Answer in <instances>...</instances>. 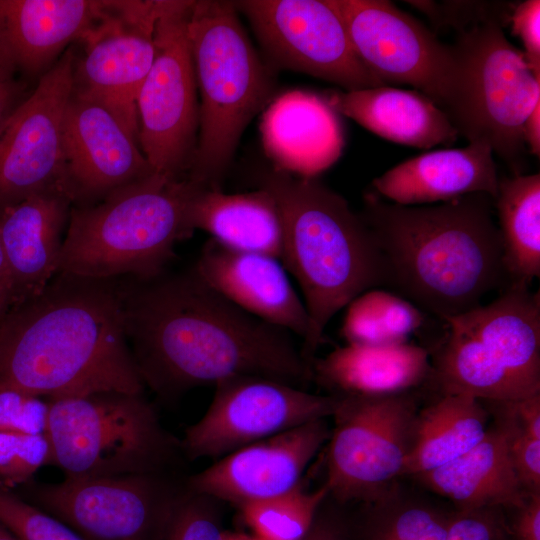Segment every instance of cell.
Listing matches in <instances>:
<instances>
[{"mask_svg": "<svg viewBox=\"0 0 540 540\" xmlns=\"http://www.w3.org/2000/svg\"><path fill=\"white\" fill-rule=\"evenodd\" d=\"M184 489L170 474L65 477L30 486V498L86 540H162Z\"/></svg>", "mask_w": 540, "mask_h": 540, "instance_id": "obj_12", "label": "cell"}, {"mask_svg": "<svg viewBox=\"0 0 540 540\" xmlns=\"http://www.w3.org/2000/svg\"><path fill=\"white\" fill-rule=\"evenodd\" d=\"M257 182L281 211V262L303 294L309 330L300 351L311 369L329 321L361 293L387 283L386 268L360 215L319 180L271 168Z\"/></svg>", "mask_w": 540, "mask_h": 540, "instance_id": "obj_4", "label": "cell"}, {"mask_svg": "<svg viewBox=\"0 0 540 540\" xmlns=\"http://www.w3.org/2000/svg\"><path fill=\"white\" fill-rule=\"evenodd\" d=\"M523 138L525 146L530 153L539 157L540 155V102L536 104L528 115L523 128Z\"/></svg>", "mask_w": 540, "mask_h": 540, "instance_id": "obj_42", "label": "cell"}, {"mask_svg": "<svg viewBox=\"0 0 540 540\" xmlns=\"http://www.w3.org/2000/svg\"><path fill=\"white\" fill-rule=\"evenodd\" d=\"M261 121V139L273 168L316 178L340 157L344 133L339 115L322 96L289 91L270 102Z\"/></svg>", "mask_w": 540, "mask_h": 540, "instance_id": "obj_23", "label": "cell"}, {"mask_svg": "<svg viewBox=\"0 0 540 540\" xmlns=\"http://www.w3.org/2000/svg\"><path fill=\"white\" fill-rule=\"evenodd\" d=\"M444 321L430 376L441 394L506 402L540 393V300L528 284L510 282L490 304Z\"/></svg>", "mask_w": 540, "mask_h": 540, "instance_id": "obj_7", "label": "cell"}, {"mask_svg": "<svg viewBox=\"0 0 540 540\" xmlns=\"http://www.w3.org/2000/svg\"><path fill=\"white\" fill-rule=\"evenodd\" d=\"M187 35L200 103L186 179L221 189L245 128L272 100L275 74L252 45L233 1H194Z\"/></svg>", "mask_w": 540, "mask_h": 540, "instance_id": "obj_5", "label": "cell"}, {"mask_svg": "<svg viewBox=\"0 0 540 540\" xmlns=\"http://www.w3.org/2000/svg\"><path fill=\"white\" fill-rule=\"evenodd\" d=\"M52 465L65 477L169 474L181 442L142 394L102 392L48 400Z\"/></svg>", "mask_w": 540, "mask_h": 540, "instance_id": "obj_8", "label": "cell"}, {"mask_svg": "<svg viewBox=\"0 0 540 540\" xmlns=\"http://www.w3.org/2000/svg\"><path fill=\"white\" fill-rule=\"evenodd\" d=\"M319 513V512H318ZM302 540H344L341 533L334 525L325 519L319 518L318 514L305 537Z\"/></svg>", "mask_w": 540, "mask_h": 540, "instance_id": "obj_44", "label": "cell"}, {"mask_svg": "<svg viewBox=\"0 0 540 540\" xmlns=\"http://www.w3.org/2000/svg\"><path fill=\"white\" fill-rule=\"evenodd\" d=\"M423 347L347 344L315 358L311 378L334 396H383L409 392L431 376Z\"/></svg>", "mask_w": 540, "mask_h": 540, "instance_id": "obj_28", "label": "cell"}, {"mask_svg": "<svg viewBox=\"0 0 540 540\" xmlns=\"http://www.w3.org/2000/svg\"><path fill=\"white\" fill-rule=\"evenodd\" d=\"M0 523L19 540H86L61 520L2 485Z\"/></svg>", "mask_w": 540, "mask_h": 540, "instance_id": "obj_34", "label": "cell"}, {"mask_svg": "<svg viewBox=\"0 0 540 540\" xmlns=\"http://www.w3.org/2000/svg\"><path fill=\"white\" fill-rule=\"evenodd\" d=\"M515 509L513 534L516 540H540V493L528 494Z\"/></svg>", "mask_w": 540, "mask_h": 540, "instance_id": "obj_40", "label": "cell"}, {"mask_svg": "<svg viewBox=\"0 0 540 540\" xmlns=\"http://www.w3.org/2000/svg\"><path fill=\"white\" fill-rule=\"evenodd\" d=\"M492 509L461 510L449 518L445 540H497L500 525Z\"/></svg>", "mask_w": 540, "mask_h": 540, "instance_id": "obj_39", "label": "cell"}, {"mask_svg": "<svg viewBox=\"0 0 540 540\" xmlns=\"http://www.w3.org/2000/svg\"><path fill=\"white\" fill-rule=\"evenodd\" d=\"M491 147L479 141L434 150L399 163L372 181L376 194L405 206L484 193L494 200L499 177Z\"/></svg>", "mask_w": 540, "mask_h": 540, "instance_id": "obj_24", "label": "cell"}, {"mask_svg": "<svg viewBox=\"0 0 540 540\" xmlns=\"http://www.w3.org/2000/svg\"><path fill=\"white\" fill-rule=\"evenodd\" d=\"M109 8L84 39L87 51L75 62L74 87L110 109L138 139L136 99L154 60L153 33L127 25Z\"/></svg>", "mask_w": 540, "mask_h": 540, "instance_id": "obj_21", "label": "cell"}, {"mask_svg": "<svg viewBox=\"0 0 540 540\" xmlns=\"http://www.w3.org/2000/svg\"><path fill=\"white\" fill-rule=\"evenodd\" d=\"M328 496L324 484L308 491L301 483L287 493L239 509L260 540H302Z\"/></svg>", "mask_w": 540, "mask_h": 540, "instance_id": "obj_33", "label": "cell"}, {"mask_svg": "<svg viewBox=\"0 0 540 540\" xmlns=\"http://www.w3.org/2000/svg\"><path fill=\"white\" fill-rule=\"evenodd\" d=\"M337 398L258 376H236L215 385L205 414L185 430L189 460L219 459L239 448L311 421L332 416Z\"/></svg>", "mask_w": 540, "mask_h": 540, "instance_id": "obj_14", "label": "cell"}, {"mask_svg": "<svg viewBox=\"0 0 540 540\" xmlns=\"http://www.w3.org/2000/svg\"><path fill=\"white\" fill-rule=\"evenodd\" d=\"M13 304L12 282L0 242V322Z\"/></svg>", "mask_w": 540, "mask_h": 540, "instance_id": "obj_43", "label": "cell"}, {"mask_svg": "<svg viewBox=\"0 0 540 540\" xmlns=\"http://www.w3.org/2000/svg\"><path fill=\"white\" fill-rule=\"evenodd\" d=\"M191 183L185 205V228L189 236L196 229L203 230L224 248L282 260L283 219L269 191L258 188L226 194L221 189Z\"/></svg>", "mask_w": 540, "mask_h": 540, "instance_id": "obj_25", "label": "cell"}, {"mask_svg": "<svg viewBox=\"0 0 540 540\" xmlns=\"http://www.w3.org/2000/svg\"><path fill=\"white\" fill-rule=\"evenodd\" d=\"M490 403L510 422V456L522 489L527 494L540 493V438L523 431L501 403Z\"/></svg>", "mask_w": 540, "mask_h": 540, "instance_id": "obj_37", "label": "cell"}, {"mask_svg": "<svg viewBox=\"0 0 540 540\" xmlns=\"http://www.w3.org/2000/svg\"><path fill=\"white\" fill-rule=\"evenodd\" d=\"M71 207L65 190L52 189L0 210V242L12 282V307L40 294L58 273Z\"/></svg>", "mask_w": 540, "mask_h": 540, "instance_id": "obj_22", "label": "cell"}, {"mask_svg": "<svg viewBox=\"0 0 540 540\" xmlns=\"http://www.w3.org/2000/svg\"><path fill=\"white\" fill-rule=\"evenodd\" d=\"M449 518L421 506H406L381 520L371 540H445Z\"/></svg>", "mask_w": 540, "mask_h": 540, "instance_id": "obj_36", "label": "cell"}, {"mask_svg": "<svg viewBox=\"0 0 540 540\" xmlns=\"http://www.w3.org/2000/svg\"><path fill=\"white\" fill-rule=\"evenodd\" d=\"M335 397L324 483L329 498L382 500L388 486L404 475L419 412L416 399L410 392Z\"/></svg>", "mask_w": 540, "mask_h": 540, "instance_id": "obj_10", "label": "cell"}, {"mask_svg": "<svg viewBox=\"0 0 540 540\" xmlns=\"http://www.w3.org/2000/svg\"><path fill=\"white\" fill-rule=\"evenodd\" d=\"M423 321L422 311L412 302L370 289L347 305L341 332L347 344L396 345L407 343Z\"/></svg>", "mask_w": 540, "mask_h": 540, "instance_id": "obj_32", "label": "cell"}, {"mask_svg": "<svg viewBox=\"0 0 540 540\" xmlns=\"http://www.w3.org/2000/svg\"><path fill=\"white\" fill-rule=\"evenodd\" d=\"M497 413L495 424L473 448L416 475L426 487L461 510L516 508L528 495L517 479L510 456V422L502 412Z\"/></svg>", "mask_w": 540, "mask_h": 540, "instance_id": "obj_26", "label": "cell"}, {"mask_svg": "<svg viewBox=\"0 0 540 540\" xmlns=\"http://www.w3.org/2000/svg\"><path fill=\"white\" fill-rule=\"evenodd\" d=\"M17 91L13 77L0 67V126L17 107L15 106Z\"/></svg>", "mask_w": 540, "mask_h": 540, "instance_id": "obj_41", "label": "cell"}, {"mask_svg": "<svg viewBox=\"0 0 540 540\" xmlns=\"http://www.w3.org/2000/svg\"><path fill=\"white\" fill-rule=\"evenodd\" d=\"M0 386L49 400L142 394L128 344L121 278L58 272L0 322Z\"/></svg>", "mask_w": 540, "mask_h": 540, "instance_id": "obj_2", "label": "cell"}, {"mask_svg": "<svg viewBox=\"0 0 540 540\" xmlns=\"http://www.w3.org/2000/svg\"><path fill=\"white\" fill-rule=\"evenodd\" d=\"M504 23L492 19L460 29L451 45L456 70L444 111L458 133L469 142L488 144L513 175H520L523 128L540 102V75L507 39Z\"/></svg>", "mask_w": 540, "mask_h": 540, "instance_id": "obj_9", "label": "cell"}, {"mask_svg": "<svg viewBox=\"0 0 540 540\" xmlns=\"http://www.w3.org/2000/svg\"><path fill=\"white\" fill-rule=\"evenodd\" d=\"M194 1H170L153 31L155 56L136 99L140 149L156 173L185 179L197 145L199 103L187 35Z\"/></svg>", "mask_w": 540, "mask_h": 540, "instance_id": "obj_11", "label": "cell"}, {"mask_svg": "<svg viewBox=\"0 0 540 540\" xmlns=\"http://www.w3.org/2000/svg\"><path fill=\"white\" fill-rule=\"evenodd\" d=\"M494 205L507 276L529 285L540 276V174L499 178Z\"/></svg>", "mask_w": 540, "mask_h": 540, "instance_id": "obj_31", "label": "cell"}, {"mask_svg": "<svg viewBox=\"0 0 540 540\" xmlns=\"http://www.w3.org/2000/svg\"><path fill=\"white\" fill-rule=\"evenodd\" d=\"M0 540H19V539L0 523Z\"/></svg>", "mask_w": 540, "mask_h": 540, "instance_id": "obj_46", "label": "cell"}, {"mask_svg": "<svg viewBox=\"0 0 540 540\" xmlns=\"http://www.w3.org/2000/svg\"><path fill=\"white\" fill-rule=\"evenodd\" d=\"M64 148L65 188L75 207L93 205L156 173L122 121L74 84L65 113Z\"/></svg>", "mask_w": 540, "mask_h": 540, "instance_id": "obj_17", "label": "cell"}, {"mask_svg": "<svg viewBox=\"0 0 540 540\" xmlns=\"http://www.w3.org/2000/svg\"><path fill=\"white\" fill-rule=\"evenodd\" d=\"M322 97L338 115L399 144L420 149L449 146L459 134L445 111L417 90L381 85L354 91L329 90Z\"/></svg>", "mask_w": 540, "mask_h": 540, "instance_id": "obj_27", "label": "cell"}, {"mask_svg": "<svg viewBox=\"0 0 540 540\" xmlns=\"http://www.w3.org/2000/svg\"><path fill=\"white\" fill-rule=\"evenodd\" d=\"M52 464L48 401L0 386V485L27 483Z\"/></svg>", "mask_w": 540, "mask_h": 540, "instance_id": "obj_30", "label": "cell"}, {"mask_svg": "<svg viewBox=\"0 0 540 540\" xmlns=\"http://www.w3.org/2000/svg\"><path fill=\"white\" fill-rule=\"evenodd\" d=\"M75 62L66 51L0 126V210L41 192L66 191L64 122Z\"/></svg>", "mask_w": 540, "mask_h": 540, "instance_id": "obj_16", "label": "cell"}, {"mask_svg": "<svg viewBox=\"0 0 540 540\" xmlns=\"http://www.w3.org/2000/svg\"><path fill=\"white\" fill-rule=\"evenodd\" d=\"M360 215L382 256L387 283L442 320L464 313L507 276L494 199L484 193L433 205L365 195Z\"/></svg>", "mask_w": 540, "mask_h": 540, "instance_id": "obj_3", "label": "cell"}, {"mask_svg": "<svg viewBox=\"0 0 540 540\" xmlns=\"http://www.w3.org/2000/svg\"><path fill=\"white\" fill-rule=\"evenodd\" d=\"M219 501L185 486L169 517L162 540H224Z\"/></svg>", "mask_w": 540, "mask_h": 540, "instance_id": "obj_35", "label": "cell"}, {"mask_svg": "<svg viewBox=\"0 0 540 540\" xmlns=\"http://www.w3.org/2000/svg\"><path fill=\"white\" fill-rule=\"evenodd\" d=\"M285 269L277 258L230 250L211 239L193 268L208 286L243 311L304 340L309 316Z\"/></svg>", "mask_w": 540, "mask_h": 540, "instance_id": "obj_20", "label": "cell"}, {"mask_svg": "<svg viewBox=\"0 0 540 540\" xmlns=\"http://www.w3.org/2000/svg\"><path fill=\"white\" fill-rule=\"evenodd\" d=\"M274 69H288L354 91L384 85L356 55L331 0L233 1Z\"/></svg>", "mask_w": 540, "mask_h": 540, "instance_id": "obj_13", "label": "cell"}, {"mask_svg": "<svg viewBox=\"0 0 540 540\" xmlns=\"http://www.w3.org/2000/svg\"><path fill=\"white\" fill-rule=\"evenodd\" d=\"M512 33L524 46V55L536 75H540V1L526 0L516 5L510 20Z\"/></svg>", "mask_w": 540, "mask_h": 540, "instance_id": "obj_38", "label": "cell"}, {"mask_svg": "<svg viewBox=\"0 0 540 540\" xmlns=\"http://www.w3.org/2000/svg\"><path fill=\"white\" fill-rule=\"evenodd\" d=\"M107 15V1L0 0V67L11 77L43 75Z\"/></svg>", "mask_w": 540, "mask_h": 540, "instance_id": "obj_19", "label": "cell"}, {"mask_svg": "<svg viewBox=\"0 0 540 540\" xmlns=\"http://www.w3.org/2000/svg\"><path fill=\"white\" fill-rule=\"evenodd\" d=\"M121 280L128 344L144 384L162 397L236 376L299 388L312 379L288 331L243 311L193 269Z\"/></svg>", "mask_w": 540, "mask_h": 540, "instance_id": "obj_1", "label": "cell"}, {"mask_svg": "<svg viewBox=\"0 0 540 540\" xmlns=\"http://www.w3.org/2000/svg\"><path fill=\"white\" fill-rule=\"evenodd\" d=\"M488 412L478 398L442 394L418 412L404 475L427 472L464 454L484 437Z\"/></svg>", "mask_w": 540, "mask_h": 540, "instance_id": "obj_29", "label": "cell"}, {"mask_svg": "<svg viewBox=\"0 0 540 540\" xmlns=\"http://www.w3.org/2000/svg\"><path fill=\"white\" fill-rule=\"evenodd\" d=\"M330 432L319 419L251 443L189 476L185 486L238 508L282 495L302 483Z\"/></svg>", "mask_w": 540, "mask_h": 540, "instance_id": "obj_18", "label": "cell"}, {"mask_svg": "<svg viewBox=\"0 0 540 540\" xmlns=\"http://www.w3.org/2000/svg\"><path fill=\"white\" fill-rule=\"evenodd\" d=\"M224 540H260L255 535L251 536L245 533L224 532Z\"/></svg>", "mask_w": 540, "mask_h": 540, "instance_id": "obj_45", "label": "cell"}, {"mask_svg": "<svg viewBox=\"0 0 540 540\" xmlns=\"http://www.w3.org/2000/svg\"><path fill=\"white\" fill-rule=\"evenodd\" d=\"M192 183L152 175L101 201L70 210L58 272L90 278L160 276L175 244L189 237L185 205Z\"/></svg>", "mask_w": 540, "mask_h": 540, "instance_id": "obj_6", "label": "cell"}, {"mask_svg": "<svg viewBox=\"0 0 540 540\" xmlns=\"http://www.w3.org/2000/svg\"><path fill=\"white\" fill-rule=\"evenodd\" d=\"M352 47L383 84H408L445 109L453 89L455 58L421 22L386 0H331Z\"/></svg>", "mask_w": 540, "mask_h": 540, "instance_id": "obj_15", "label": "cell"}]
</instances>
